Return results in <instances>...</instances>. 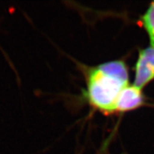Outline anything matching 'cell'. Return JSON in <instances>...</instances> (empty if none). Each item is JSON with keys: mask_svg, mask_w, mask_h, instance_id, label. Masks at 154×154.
Wrapping results in <instances>:
<instances>
[{"mask_svg": "<svg viewBox=\"0 0 154 154\" xmlns=\"http://www.w3.org/2000/svg\"><path fill=\"white\" fill-rule=\"evenodd\" d=\"M84 97L94 109L113 113L117 98L129 84L127 66L122 61H111L85 69Z\"/></svg>", "mask_w": 154, "mask_h": 154, "instance_id": "cell-1", "label": "cell"}, {"mask_svg": "<svg viewBox=\"0 0 154 154\" xmlns=\"http://www.w3.org/2000/svg\"><path fill=\"white\" fill-rule=\"evenodd\" d=\"M142 25L149 36L150 44L154 47V2L151 3L149 8L140 18Z\"/></svg>", "mask_w": 154, "mask_h": 154, "instance_id": "cell-4", "label": "cell"}, {"mask_svg": "<svg viewBox=\"0 0 154 154\" xmlns=\"http://www.w3.org/2000/svg\"><path fill=\"white\" fill-rule=\"evenodd\" d=\"M144 96L141 88L134 84L126 86L116 101L113 113H124L137 109L143 105Z\"/></svg>", "mask_w": 154, "mask_h": 154, "instance_id": "cell-3", "label": "cell"}, {"mask_svg": "<svg viewBox=\"0 0 154 154\" xmlns=\"http://www.w3.org/2000/svg\"><path fill=\"white\" fill-rule=\"evenodd\" d=\"M154 79V47H148L138 53L135 66L134 81L133 84L140 88Z\"/></svg>", "mask_w": 154, "mask_h": 154, "instance_id": "cell-2", "label": "cell"}]
</instances>
